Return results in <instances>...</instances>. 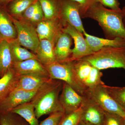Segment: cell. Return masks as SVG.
<instances>
[{
	"label": "cell",
	"instance_id": "836d02e7",
	"mask_svg": "<svg viewBox=\"0 0 125 125\" xmlns=\"http://www.w3.org/2000/svg\"><path fill=\"white\" fill-rule=\"evenodd\" d=\"M13 0H0V5L5 7L11 1Z\"/></svg>",
	"mask_w": 125,
	"mask_h": 125
},
{
	"label": "cell",
	"instance_id": "d4e9b609",
	"mask_svg": "<svg viewBox=\"0 0 125 125\" xmlns=\"http://www.w3.org/2000/svg\"><path fill=\"white\" fill-rule=\"evenodd\" d=\"M37 0H13L5 6L6 10L11 16L20 19L28 7Z\"/></svg>",
	"mask_w": 125,
	"mask_h": 125
},
{
	"label": "cell",
	"instance_id": "2e32d148",
	"mask_svg": "<svg viewBox=\"0 0 125 125\" xmlns=\"http://www.w3.org/2000/svg\"><path fill=\"white\" fill-rule=\"evenodd\" d=\"M17 31L5 7L0 5V41L10 42L17 38Z\"/></svg>",
	"mask_w": 125,
	"mask_h": 125
},
{
	"label": "cell",
	"instance_id": "8d00e7d4",
	"mask_svg": "<svg viewBox=\"0 0 125 125\" xmlns=\"http://www.w3.org/2000/svg\"><path fill=\"white\" fill-rule=\"evenodd\" d=\"M0 125H1V124L0 118Z\"/></svg>",
	"mask_w": 125,
	"mask_h": 125
},
{
	"label": "cell",
	"instance_id": "5bb4252c",
	"mask_svg": "<svg viewBox=\"0 0 125 125\" xmlns=\"http://www.w3.org/2000/svg\"><path fill=\"white\" fill-rule=\"evenodd\" d=\"M13 67L19 75L34 74L50 78L46 67L37 59L14 62Z\"/></svg>",
	"mask_w": 125,
	"mask_h": 125
},
{
	"label": "cell",
	"instance_id": "9c48e42d",
	"mask_svg": "<svg viewBox=\"0 0 125 125\" xmlns=\"http://www.w3.org/2000/svg\"><path fill=\"white\" fill-rule=\"evenodd\" d=\"M62 31L69 34L74 41V47L72 49L70 61L78 60L94 53L83 37V34L81 33L75 28L66 23L63 27Z\"/></svg>",
	"mask_w": 125,
	"mask_h": 125
},
{
	"label": "cell",
	"instance_id": "f1b7e54d",
	"mask_svg": "<svg viewBox=\"0 0 125 125\" xmlns=\"http://www.w3.org/2000/svg\"><path fill=\"white\" fill-rule=\"evenodd\" d=\"M41 8L42 7L39 1L38 0H37L28 7L22 15L20 19L29 23L32 18Z\"/></svg>",
	"mask_w": 125,
	"mask_h": 125
},
{
	"label": "cell",
	"instance_id": "52a82bcc",
	"mask_svg": "<svg viewBox=\"0 0 125 125\" xmlns=\"http://www.w3.org/2000/svg\"><path fill=\"white\" fill-rule=\"evenodd\" d=\"M11 18L17 31L16 39L18 42L36 54L40 42L36 28L22 19H16L11 16Z\"/></svg>",
	"mask_w": 125,
	"mask_h": 125
},
{
	"label": "cell",
	"instance_id": "44dd1931",
	"mask_svg": "<svg viewBox=\"0 0 125 125\" xmlns=\"http://www.w3.org/2000/svg\"><path fill=\"white\" fill-rule=\"evenodd\" d=\"M11 112L18 114L23 118L29 125H39L38 119L35 114L34 105L31 101L19 105Z\"/></svg>",
	"mask_w": 125,
	"mask_h": 125
},
{
	"label": "cell",
	"instance_id": "3957f363",
	"mask_svg": "<svg viewBox=\"0 0 125 125\" xmlns=\"http://www.w3.org/2000/svg\"><path fill=\"white\" fill-rule=\"evenodd\" d=\"M81 59L88 62L100 70L115 68L125 70V47L104 48Z\"/></svg>",
	"mask_w": 125,
	"mask_h": 125
},
{
	"label": "cell",
	"instance_id": "7a4b0ae2",
	"mask_svg": "<svg viewBox=\"0 0 125 125\" xmlns=\"http://www.w3.org/2000/svg\"><path fill=\"white\" fill-rule=\"evenodd\" d=\"M62 86V81L51 79L37 90L31 102L38 119L44 115L64 112L59 99Z\"/></svg>",
	"mask_w": 125,
	"mask_h": 125
},
{
	"label": "cell",
	"instance_id": "9a60e30c",
	"mask_svg": "<svg viewBox=\"0 0 125 125\" xmlns=\"http://www.w3.org/2000/svg\"><path fill=\"white\" fill-rule=\"evenodd\" d=\"M72 39L69 34L63 31L60 34L54 47L57 62H63L70 61L72 55Z\"/></svg>",
	"mask_w": 125,
	"mask_h": 125
},
{
	"label": "cell",
	"instance_id": "1f68e13d",
	"mask_svg": "<svg viewBox=\"0 0 125 125\" xmlns=\"http://www.w3.org/2000/svg\"><path fill=\"white\" fill-rule=\"evenodd\" d=\"M77 2L79 6L81 18H83L85 13L94 4L97 2V0H72Z\"/></svg>",
	"mask_w": 125,
	"mask_h": 125
},
{
	"label": "cell",
	"instance_id": "d590c367",
	"mask_svg": "<svg viewBox=\"0 0 125 125\" xmlns=\"http://www.w3.org/2000/svg\"><path fill=\"white\" fill-rule=\"evenodd\" d=\"M78 125H91L88 123H84L82 121H80V122L79 123Z\"/></svg>",
	"mask_w": 125,
	"mask_h": 125
},
{
	"label": "cell",
	"instance_id": "5b68a950",
	"mask_svg": "<svg viewBox=\"0 0 125 125\" xmlns=\"http://www.w3.org/2000/svg\"><path fill=\"white\" fill-rule=\"evenodd\" d=\"M103 85L86 90L83 96L96 103L104 111L117 114L125 118V110L112 97Z\"/></svg>",
	"mask_w": 125,
	"mask_h": 125
},
{
	"label": "cell",
	"instance_id": "d6986e66",
	"mask_svg": "<svg viewBox=\"0 0 125 125\" xmlns=\"http://www.w3.org/2000/svg\"><path fill=\"white\" fill-rule=\"evenodd\" d=\"M55 43L46 39L40 40L36 54L38 60L45 66L56 62L54 51Z\"/></svg>",
	"mask_w": 125,
	"mask_h": 125
},
{
	"label": "cell",
	"instance_id": "ac0fdd59",
	"mask_svg": "<svg viewBox=\"0 0 125 125\" xmlns=\"http://www.w3.org/2000/svg\"><path fill=\"white\" fill-rule=\"evenodd\" d=\"M51 79L34 74L19 75V81L15 89L29 92L36 91Z\"/></svg>",
	"mask_w": 125,
	"mask_h": 125
},
{
	"label": "cell",
	"instance_id": "74e56055",
	"mask_svg": "<svg viewBox=\"0 0 125 125\" xmlns=\"http://www.w3.org/2000/svg\"><path fill=\"white\" fill-rule=\"evenodd\" d=\"M124 121H125V118H124Z\"/></svg>",
	"mask_w": 125,
	"mask_h": 125
},
{
	"label": "cell",
	"instance_id": "30bf717a",
	"mask_svg": "<svg viewBox=\"0 0 125 125\" xmlns=\"http://www.w3.org/2000/svg\"><path fill=\"white\" fill-rule=\"evenodd\" d=\"M83 96L81 121L91 125H103L105 111L96 103Z\"/></svg>",
	"mask_w": 125,
	"mask_h": 125
},
{
	"label": "cell",
	"instance_id": "4316f807",
	"mask_svg": "<svg viewBox=\"0 0 125 125\" xmlns=\"http://www.w3.org/2000/svg\"><path fill=\"white\" fill-rule=\"evenodd\" d=\"M0 118L1 125H29L23 118L11 112L0 113Z\"/></svg>",
	"mask_w": 125,
	"mask_h": 125
},
{
	"label": "cell",
	"instance_id": "e0dca14e",
	"mask_svg": "<svg viewBox=\"0 0 125 125\" xmlns=\"http://www.w3.org/2000/svg\"><path fill=\"white\" fill-rule=\"evenodd\" d=\"M90 47L93 52L107 47H125V39L117 37L113 39L100 38L88 34L86 31L83 33Z\"/></svg>",
	"mask_w": 125,
	"mask_h": 125
},
{
	"label": "cell",
	"instance_id": "4fadbf2b",
	"mask_svg": "<svg viewBox=\"0 0 125 125\" xmlns=\"http://www.w3.org/2000/svg\"><path fill=\"white\" fill-rule=\"evenodd\" d=\"M63 27L61 20L44 19L38 24L35 28L39 40L46 39L55 44L62 32Z\"/></svg>",
	"mask_w": 125,
	"mask_h": 125
},
{
	"label": "cell",
	"instance_id": "8992f818",
	"mask_svg": "<svg viewBox=\"0 0 125 125\" xmlns=\"http://www.w3.org/2000/svg\"><path fill=\"white\" fill-rule=\"evenodd\" d=\"M73 61L76 78L85 89L105 84L101 79L103 74L101 70L84 60Z\"/></svg>",
	"mask_w": 125,
	"mask_h": 125
},
{
	"label": "cell",
	"instance_id": "4dcf8cb0",
	"mask_svg": "<svg viewBox=\"0 0 125 125\" xmlns=\"http://www.w3.org/2000/svg\"><path fill=\"white\" fill-rule=\"evenodd\" d=\"M64 113L62 112L52 113L47 118L41 122L39 125H57Z\"/></svg>",
	"mask_w": 125,
	"mask_h": 125
},
{
	"label": "cell",
	"instance_id": "ffe728a7",
	"mask_svg": "<svg viewBox=\"0 0 125 125\" xmlns=\"http://www.w3.org/2000/svg\"><path fill=\"white\" fill-rule=\"evenodd\" d=\"M19 78L13 67L0 78V102L14 89Z\"/></svg>",
	"mask_w": 125,
	"mask_h": 125
},
{
	"label": "cell",
	"instance_id": "603a6c76",
	"mask_svg": "<svg viewBox=\"0 0 125 125\" xmlns=\"http://www.w3.org/2000/svg\"><path fill=\"white\" fill-rule=\"evenodd\" d=\"M38 0L43 12L44 19L61 20L60 0Z\"/></svg>",
	"mask_w": 125,
	"mask_h": 125
},
{
	"label": "cell",
	"instance_id": "83f0119b",
	"mask_svg": "<svg viewBox=\"0 0 125 125\" xmlns=\"http://www.w3.org/2000/svg\"><path fill=\"white\" fill-rule=\"evenodd\" d=\"M81 106L78 110L64 114L57 125H78L81 121Z\"/></svg>",
	"mask_w": 125,
	"mask_h": 125
},
{
	"label": "cell",
	"instance_id": "d6a6232c",
	"mask_svg": "<svg viewBox=\"0 0 125 125\" xmlns=\"http://www.w3.org/2000/svg\"><path fill=\"white\" fill-rule=\"evenodd\" d=\"M97 2L100 3L104 7H109L113 10L118 11L122 10L118 0H97Z\"/></svg>",
	"mask_w": 125,
	"mask_h": 125
},
{
	"label": "cell",
	"instance_id": "f546056e",
	"mask_svg": "<svg viewBox=\"0 0 125 125\" xmlns=\"http://www.w3.org/2000/svg\"><path fill=\"white\" fill-rule=\"evenodd\" d=\"M105 112V120L103 125H125L123 117L117 114Z\"/></svg>",
	"mask_w": 125,
	"mask_h": 125
},
{
	"label": "cell",
	"instance_id": "277c9868",
	"mask_svg": "<svg viewBox=\"0 0 125 125\" xmlns=\"http://www.w3.org/2000/svg\"><path fill=\"white\" fill-rule=\"evenodd\" d=\"M45 66L51 79L67 83L79 94L84 96L86 89L76 78L73 61L63 62H56Z\"/></svg>",
	"mask_w": 125,
	"mask_h": 125
},
{
	"label": "cell",
	"instance_id": "e575fe53",
	"mask_svg": "<svg viewBox=\"0 0 125 125\" xmlns=\"http://www.w3.org/2000/svg\"><path fill=\"white\" fill-rule=\"evenodd\" d=\"M122 15H123V22L124 27L125 28V6L123 7L122 9Z\"/></svg>",
	"mask_w": 125,
	"mask_h": 125
},
{
	"label": "cell",
	"instance_id": "7c38bea8",
	"mask_svg": "<svg viewBox=\"0 0 125 125\" xmlns=\"http://www.w3.org/2000/svg\"><path fill=\"white\" fill-rule=\"evenodd\" d=\"M37 90L29 92L15 89L0 102V113L10 112L19 105L30 102Z\"/></svg>",
	"mask_w": 125,
	"mask_h": 125
},
{
	"label": "cell",
	"instance_id": "cb8c5ba5",
	"mask_svg": "<svg viewBox=\"0 0 125 125\" xmlns=\"http://www.w3.org/2000/svg\"><path fill=\"white\" fill-rule=\"evenodd\" d=\"M9 42L13 63L29 59H37L36 54L23 47L19 43L16 39Z\"/></svg>",
	"mask_w": 125,
	"mask_h": 125
},
{
	"label": "cell",
	"instance_id": "8fae6325",
	"mask_svg": "<svg viewBox=\"0 0 125 125\" xmlns=\"http://www.w3.org/2000/svg\"><path fill=\"white\" fill-rule=\"evenodd\" d=\"M84 97L80 95L67 83L62 82L60 102L65 113L72 112L80 108Z\"/></svg>",
	"mask_w": 125,
	"mask_h": 125
},
{
	"label": "cell",
	"instance_id": "484cf974",
	"mask_svg": "<svg viewBox=\"0 0 125 125\" xmlns=\"http://www.w3.org/2000/svg\"><path fill=\"white\" fill-rule=\"evenodd\" d=\"M108 93L125 110V87H112L104 84Z\"/></svg>",
	"mask_w": 125,
	"mask_h": 125
},
{
	"label": "cell",
	"instance_id": "7402d4cb",
	"mask_svg": "<svg viewBox=\"0 0 125 125\" xmlns=\"http://www.w3.org/2000/svg\"><path fill=\"white\" fill-rule=\"evenodd\" d=\"M13 62L9 42L0 41V78L2 77L10 69L13 67Z\"/></svg>",
	"mask_w": 125,
	"mask_h": 125
},
{
	"label": "cell",
	"instance_id": "ba28073f",
	"mask_svg": "<svg viewBox=\"0 0 125 125\" xmlns=\"http://www.w3.org/2000/svg\"><path fill=\"white\" fill-rule=\"evenodd\" d=\"M61 20L64 26L68 23L81 33L85 32L81 19L79 6L72 0H60Z\"/></svg>",
	"mask_w": 125,
	"mask_h": 125
},
{
	"label": "cell",
	"instance_id": "6da1fadb",
	"mask_svg": "<svg viewBox=\"0 0 125 125\" xmlns=\"http://www.w3.org/2000/svg\"><path fill=\"white\" fill-rule=\"evenodd\" d=\"M96 21L107 38L120 37L125 39V28L123 22L122 10L115 11L107 9L96 2L85 13L83 18Z\"/></svg>",
	"mask_w": 125,
	"mask_h": 125
}]
</instances>
